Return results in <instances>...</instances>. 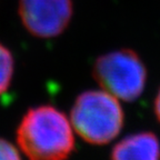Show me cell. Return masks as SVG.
I'll use <instances>...</instances> for the list:
<instances>
[{
  "mask_svg": "<svg viewBox=\"0 0 160 160\" xmlns=\"http://www.w3.org/2000/svg\"><path fill=\"white\" fill-rule=\"evenodd\" d=\"M155 113H156V117L157 119L159 120L160 122V89L157 93V97L155 99Z\"/></svg>",
  "mask_w": 160,
  "mask_h": 160,
  "instance_id": "cell-8",
  "label": "cell"
},
{
  "mask_svg": "<svg viewBox=\"0 0 160 160\" xmlns=\"http://www.w3.org/2000/svg\"><path fill=\"white\" fill-rule=\"evenodd\" d=\"M0 160H21L17 148L2 138H0Z\"/></svg>",
  "mask_w": 160,
  "mask_h": 160,
  "instance_id": "cell-7",
  "label": "cell"
},
{
  "mask_svg": "<svg viewBox=\"0 0 160 160\" xmlns=\"http://www.w3.org/2000/svg\"><path fill=\"white\" fill-rule=\"evenodd\" d=\"M92 73L105 91L129 102L141 96L147 81L145 63L130 49L115 50L98 57Z\"/></svg>",
  "mask_w": 160,
  "mask_h": 160,
  "instance_id": "cell-3",
  "label": "cell"
},
{
  "mask_svg": "<svg viewBox=\"0 0 160 160\" xmlns=\"http://www.w3.org/2000/svg\"><path fill=\"white\" fill-rule=\"evenodd\" d=\"M16 138L28 160H67L76 145L68 118L51 105L28 109L17 127Z\"/></svg>",
  "mask_w": 160,
  "mask_h": 160,
  "instance_id": "cell-1",
  "label": "cell"
},
{
  "mask_svg": "<svg viewBox=\"0 0 160 160\" xmlns=\"http://www.w3.org/2000/svg\"><path fill=\"white\" fill-rule=\"evenodd\" d=\"M72 0H19L18 13L25 29L33 37H58L72 18Z\"/></svg>",
  "mask_w": 160,
  "mask_h": 160,
  "instance_id": "cell-4",
  "label": "cell"
},
{
  "mask_svg": "<svg viewBox=\"0 0 160 160\" xmlns=\"http://www.w3.org/2000/svg\"><path fill=\"white\" fill-rule=\"evenodd\" d=\"M123 119V110L117 98L101 90L80 93L70 112L76 132L91 145L112 141L122 129Z\"/></svg>",
  "mask_w": 160,
  "mask_h": 160,
  "instance_id": "cell-2",
  "label": "cell"
},
{
  "mask_svg": "<svg viewBox=\"0 0 160 160\" xmlns=\"http://www.w3.org/2000/svg\"><path fill=\"white\" fill-rule=\"evenodd\" d=\"M15 71V59L9 49L0 43V96L10 87Z\"/></svg>",
  "mask_w": 160,
  "mask_h": 160,
  "instance_id": "cell-6",
  "label": "cell"
},
{
  "mask_svg": "<svg viewBox=\"0 0 160 160\" xmlns=\"http://www.w3.org/2000/svg\"><path fill=\"white\" fill-rule=\"evenodd\" d=\"M111 160H160V140L153 132L130 135L113 147Z\"/></svg>",
  "mask_w": 160,
  "mask_h": 160,
  "instance_id": "cell-5",
  "label": "cell"
}]
</instances>
